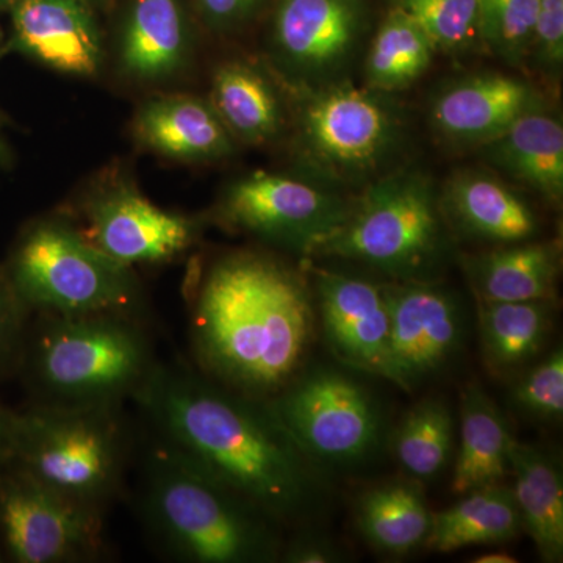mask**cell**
<instances>
[{"instance_id":"obj_1","label":"cell","mask_w":563,"mask_h":563,"mask_svg":"<svg viewBox=\"0 0 563 563\" xmlns=\"http://www.w3.org/2000/svg\"><path fill=\"white\" fill-rule=\"evenodd\" d=\"M155 439L277 525L309 512L320 476L265 401L214 383L192 366L158 363L135 399Z\"/></svg>"},{"instance_id":"obj_2","label":"cell","mask_w":563,"mask_h":563,"mask_svg":"<svg viewBox=\"0 0 563 563\" xmlns=\"http://www.w3.org/2000/svg\"><path fill=\"white\" fill-rule=\"evenodd\" d=\"M317 328L310 277L258 252L220 258L191 299L196 368L258 401L302 372Z\"/></svg>"},{"instance_id":"obj_3","label":"cell","mask_w":563,"mask_h":563,"mask_svg":"<svg viewBox=\"0 0 563 563\" xmlns=\"http://www.w3.org/2000/svg\"><path fill=\"white\" fill-rule=\"evenodd\" d=\"M158 363L141 317L33 313L18 374L35 404L124 406Z\"/></svg>"},{"instance_id":"obj_4","label":"cell","mask_w":563,"mask_h":563,"mask_svg":"<svg viewBox=\"0 0 563 563\" xmlns=\"http://www.w3.org/2000/svg\"><path fill=\"white\" fill-rule=\"evenodd\" d=\"M146 457L141 515L166 553L190 563L280 561V525L161 440Z\"/></svg>"},{"instance_id":"obj_5","label":"cell","mask_w":563,"mask_h":563,"mask_svg":"<svg viewBox=\"0 0 563 563\" xmlns=\"http://www.w3.org/2000/svg\"><path fill=\"white\" fill-rule=\"evenodd\" d=\"M131 450L122 404L62 407L32 402L11 415L9 462L95 509L106 510L120 495Z\"/></svg>"},{"instance_id":"obj_6","label":"cell","mask_w":563,"mask_h":563,"mask_svg":"<svg viewBox=\"0 0 563 563\" xmlns=\"http://www.w3.org/2000/svg\"><path fill=\"white\" fill-rule=\"evenodd\" d=\"M448 254L446 218L432 181L396 172L366 185L310 257L361 263L391 280L432 282Z\"/></svg>"},{"instance_id":"obj_7","label":"cell","mask_w":563,"mask_h":563,"mask_svg":"<svg viewBox=\"0 0 563 563\" xmlns=\"http://www.w3.org/2000/svg\"><path fill=\"white\" fill-rule=\"evenodd\" d=\"M2 272L32 314L141 317L143 310L132 268L103 254L65 222L31 225L14 243Z\"/></svg>"},{"instance_id":"obj_8","label":"cell","mask_w":563,"mask_h":563,"mask_svg":"<svg viewBox=\"0 0 563 563\" xmlns=\"http://www.w3.org/2000/svg\"><path fill=\"white\" fill-rule=\"evenodd\" d=\"M302 102L298 152L317 181L339 191L384 176L401 150L404 125L384 92L344 81L313 87Z\"/></svg>"},{"instance_id":"obj_9","label":"cell","mask_w":563,"mask_h":563,"mask_svg":"<svg viewBox=\"0 0 563 563\" xmlns=\"http://www.w3.org/2000/svg\"><path fill=\"white\" fill-rule=\"evenodd\" d=\"M314 466H351L379 446L384 417L373 393L332 366H303L265 401Z\"/></svg>"},{"instance_id":"obj_10","label":"cell","mask_w":563,"mask_h":563,"mask_svg":"<svg viewBox=\"0 0 563 563\" xmlns=\"http://www.w3.org/2000/svg\"><path fill=\"white\" fill-rule=\"evenodd\" d=\"M0 543L16 563L90 562L102 558L103 510L41 484L14 463L0 466Z\"/></svg>"},{"instance_id":"obj_11","label":"cell","mask_w":563,"mask_h":563,"mask_svg":"<svg viewBox=\"0 0 563 563\" xmlns=\"http://www.w3.org/2000/svg\"><path fill=\"white\" fill-rule=\"evenodd\" d=\"M351 202L320 181L261 172L229 188L220 217L231 228L309 258L342 224Z\"/></svg>"},{"instance_id":"obj_12","label":"cell","mask_w":563,"mask_h":563,"mask_svg":"<svg viewBox=\"0 0 563 563\" xmlns=\"http://www.w3.org/2000/svg\"><path fill=\"white\" fill-rule=\"evenodd\" d=\"M390 340L384 379L412 391L442 372L462 346V306L435 282L384 284Z\"/></svg>"},{"instance_id":"obj_13","label":"cell","mask_w":563,"mask_h":563,"mask_svg":"<svg viewBox=\"0 0 563 563\" xmlns=\"http://www.w3.org/2000/svg\"><path fill=\"white\" fill-rule=\"evenodd\" d=\"M310 284L322 335L336 361L384 377L390 340L384 284L331 268H312Z\"/></svg>"},{"instance_id":"obj_14","label":"cell","mask_w":563,"mask_h":563,"mask_svg":"<svg viewBox=\"0 0 563 563\" xmlns=\"http://www.w3.org/2000/svg\"><path fill=\"white\" fill-rule=\"evenodd\" d=\"M361 0H279L273 21L277 57L313 87L331 84L363 35Z\"/></svg>"},{"instance_id":"obj_15","label":"cell","mask_w":563,"mask_h":563,"mask_svg":"<svg viewBox=\"0 0 563 563\" xmlns=\"http://www.w3.org/2000/svg\"><path fill=\"white\" fill-rule=\"evenodd\" d=\"M87 233L99 251L132 268L179 257L196 243L198 221L166 211L132 190L102 196L87 211Z\"/></svg>"},{"instance_id":"obj_16","label":"cell","mask_w":563,"mask_h":563,"mask_svg":"<svg viewBox=\"0 0 563 563\" xmlns=\"http://www.w3.org/2000/svg\"><path fill=\"white\" fill-rule=\"evenodd\" d=\"M539 109H543L542 99L531 84L488 73L446 88L433 102L432 121L444 139L483 146L518 118Z\"/></svg>"},{"instance_id":"obj_17","label":"cell","mask_w":563,"mask_h":563,"mask_svg":"<svg viewBox=\"0 0 563 563\" xmlns=\"http://www.w3.org/2000/svg\"><path fill=\"white\" fill-rule=\"evenodd\" d=\"M14 49L63 73L91 76L101 63V38L81 0H18Z\"/></svg>"},{"instance_id":"obj_18","label":"cell","mask_w":563,"mask_h":563,"mask_svg":"<svg viewBox=\"0 0 563 563\" xmlns=\"http://www.w3.org/2000/svg\"><path fill=\"white\" fill-rule=\"evenodd\" d=\"M440 203L446 220L481 242L504 246L528 242L539 232V218L528 201L492 174H455Z\"/></svg>"},{"instance_id":"obj_19","label":"cell","mask_w":563,"mask_h":563,"mask_svg":"<svg viewBox=\"0 0 563 563\" xmlns=\"http://www.w3.org/2000/svg\"><path fill=\"white\" fill-rule=\"evenodd\" d=\"M485 161L498 172L559 203L563 196L562 122L543 109L518 118L496 139L483 144Z\"/></svg>"},{"instance_id":"obj_20","label":"cell","mask_w":563,"mask_h":563,"mask_svg":"<svg viewBox=\"0 0 563 563\" xmlns=\"http://www.w3.org/2000/svg\"><path fill=\"white\" fill-rule=\"evenodd\" d=\"M481 302L555 301L561 272L558 243L504 244L465 261Z\"/></svg>"},{"instance_id":"obj_21","label":"cell","mask_w":563,"mask_h":563,"mask_svg":"<svg viewBox=\"0 0 563 563\" xmlns=\"http://www.w3.org/2000/svg\"><path fill=\"white\" fill-rule=\"evenodd\" d=\"M135 131L144 146L180 161H214L233 150L231 132L211 103L188 96L147 103L136 118Z\"/></svg>"},{"instance_id":"obj_22","label":"cell","mask_w":563,"mask_h":563,"mask_svg":"<svg viewBox=\"0 0 563 563\" xmlns=\"http://www.w3.org/2000/svg\"><path fill=\"white\" fill-rule=\"evenodd\" d=\"M509 473L523 531L544 562H562L563 477L558 459L543 448L515 440Z\"/></svg>"},{"instance_id":"obj_23","label":"cell","mask_w":563,"mask_h":563,"mask_svg":"<svg viewBox=\"0 0 563 563\" xmlns=\"http://www.w3.org/2000/svg\"><path fill=\"white\" fill-rule=\"evenodd\" d=\"M515 440L509 422L487 391L476 383L466 385L461 396V440L451 481L453 493L463 496L504 483Z\"/></svg>"},{"instance_id":"obj_24","label":"cell","mask_w":563,"mask_h":563,"mask_svg":"<svg viewBox=\"0 0 563 563\" xmlns=\"http://www.w3.org/2000/svg\"><path fill=\"white\" fill-rule=\"evenodd\" d=\"M481 351L493 376H514L536 361L553 331L555 301H477Z\"/></svg>"},{"instance_id":"obj_25","label":"cell","mask_w":563,"mask_h":563,"mask_svg":"<svg viewBox=\"0 0 563 563\" xmlns=\"http://www.w3.org/2000/svg\"><path fill=\"white\" fill-rule=\"evenodd\" d=\"M521 531L512 487L493 484L466 493L448 509L432 512L424 547L437 553H453L463 548L510 542Z\"/></svg>"},{"instance_id":"obj_26","label":"cell","mask_w":563,"mask_h":563,"mask_svg":"<svg viewBox=\"0 0 563 563\" xmlns=\"http://www.w3.org/2000/svg\"><path fill=\"white\" fill-rule=\"evenodd\" d=\"M187 22L179 0H135L124 35V69L143 80L172 76L187 57Z\"/></svg>"},{"instance_id":"obj_27","label":"cell","mask_w":563,"mask_h":563,"mask_svg":"<svg viewBox=\"0 0 563 563\" xmlns=\"http://www.w3.org/2000/svg\"><path fill=\"white\" fill-rule=\"evenodd\" d=\"M418 483L393 481L366 492L358 501V531L379 553L399 558L424 547L432 510Z\"/></svg>"},{"instance_id":"obj_28","label":"cell","mask_w":563,"mask_h":563,"mask_svg":"<svg viewBox=\"0 0 563 563\" xmlns=\"http://www.w3.org/2000/svg\"><path fill=\"white\" fill-rule=\"evenodd\" d=\"M211 107L231 135L251 143L273 139L282 128L280 103L272 85L244 63H228L217 70Z\"/></svg>"},{"instance_id":"obj_29","label":"cell","mask_w":563,"mask_h":563,"mask_svg":"<svg viewBox=\"0 0 563 563\" xmlns=\"http://www.w3.org/2000/svg\"><path fill=\"white\" fill-rule=\"evenodd\" d=\"M435 51L420 24L396 5L380 24L366 55V85L384 95L404 90L428 70Z\"/></svg>"},{"instance_id":"obj_30","label":"cell","mask_w":563,"mask_h":563,"mask_svg":"<svg viewBox=\"0 0 563 563\" xmlns=\"http://www.w3.org/2000/svg\"><path fill=\"white\" fill-rule=\"evenodd\" d=\"M453 446V415L440 399L418 402L393 435L396 461L417 481L439 476L450 462Z\"/></svg>"},{"instance_id":"obj_31","label":"cell","mask_w":563,"mask_h":563,"mask_svg":"<svg viewBox=\"0 0 563 563\" xmlns=\"http://www.w3.org/2000/svg\"><path fill=\"white\" fill-rule=\"evenodd\" d=\"M540 0H477L479 36L492 52L509 63H521L531 52Z\"/></svg>"},{"instance_id":"obj_32","label":"cell","mask_w":563,"mask_h":563,"mask_svg":"<svg viewBox=\"0 0 563 563\" xmlns=\"http://www.w3.org/2000/svg\"><path fill=\"white\" fill-rule=\"evenodd\" d=\"M435 49L459 51L479 35L477 0H398Z\"/></svg>"},{"instance_id":"obj_33","label":"cell","mask_w":563,"mask_h":563,"mask_svg":"<svg viewBox=\"0 0 563 563\" xmlns=\"http://www.w3.org/2000/svg\"><path fill=\"white\" fill-rule=\"evenodd\" d=\"M515 407L542 421L563 415V352L555 347L518 379L512 390Z\"/></svg>"},{"instance_id":"obj_34","label":"cell","mask_w":563,"mask_h":563,"mask_svg":"<svg viewBox=\"0 0 563 563\" xmlns=\"http://www.w3.org/2000/svg\"><path fill=\"white\" fill-rule=\"evenodd\" d=\"M32 313L0 269V383L16 376Z\"/></svg>"},{"instance_id":"obj_35","label":"cell","mask_w":563,"mask_h":563,"mask_svg":"<svg viewBox=\"0 0 563 563\" xmlns=\"http://www.w3.org/2000/svg\"><path fill=\"white\" fill-rule=\"evenodd\" d=\"M543 69H561L563 62V0H540L531 52Z\"/></svg>"},{"instance_id":"obj_36","label":"cell","mask_w":563,"mask_h":563,"mask_svg":"<svg viewBox=\"0 0 563 563\" xmlns=\"http://www.w3.org/2000/svg\"><path fill=\"white\" fill-rule=\"evenodd\" d=\"M280 561L287 563H339L346 553L331 537L320 532H302L282 548Z\"/></svg>"},{"instance_id":"obj_37","label":"cell","mask_w":563,"mask_h":563,"mask_svg":"<svg viewBox=\"0 0 563 563\" xmlns=\"http://www.w3.org/2000/svg\"><path fill=\"white\" fill-rule=\"evenodd\" d=\"M203 20L214 31L231 32L254 20L265 0H196Z\"/></svg>"},{"instance_id":"obj_38","label":"cell","mask_w":563,"mask_h":563,"mask_svg":"<svg viewBox=\"0 0 563 563\" xmlns=\"http://www.w3.org/2000/svg\"><path fill=\"white\" fill-rule=\"evenodd\" d=\"M11 415L13 410L0 402V466L10 461Z\"/></svg>"},{"instance_id":"obj_39","label":"cell","mask_w":563,"mask_h":563,"mask_svg":"<svg viewBox=\"0 0 563 563\" xmlns=\"http://www.w3.org/2000/svg\"><path fill=\"white\" fill-rule=\"evenodd\" d=\"M473 563H517L518 559H515L512 554L506 553V551H492V553H484L473 559Z\"/></svg>"},{"instance_id":"obj_40","label":"cell","mask_w":563,"mask_h":563,"mask_svg":"<svg viewBox=\"0 0 563 563\" xmlns=\"http://www.w3.org/2000/svg\"><path fill=\"white\" fill-rule=\"evenodd\" d=\"M9 161V151H7L5 144L0 140V163Z\"/></svg>"},{"instance_id":"obj_41","label":"cell","mask_w":563,"mask_h":563,"mask_svg":"<svg viewBox=\"0 0 563 563\" xmlns=\"http://www.w3.org/2000/svg\"><path fill=\"white\" fill-rule=\"evenodd\" d=\"M18 0H0V9H11Z\"/></svg>"},{"instance_id":"obj_42","label":"cell","mask_w":563,"mask_h":563,"mask_svg":"<svg viewBox=\"0 0 563 563\" xmlns=\"http://www.w3.org/2000/svg\"><path fill=\"white\" fill-rule=\"evenodd\" d=\"M5 561H7L5 553H3V547H2V543H0V563L5 562Z\"/></svg>"},{"instance_id":"obj_43","label":"cell","mask_w":563,"mask_h":563,"mask_svg":"<svg viewBox=\"0 0 563 563\" xmlns=\"http://www.w3.org/2000/svg\"><path fill=\"white\" fill-rule=\"evenodd\" d=\"M0 40H2V32H0Z\"/></svg>"}]
</instances>
